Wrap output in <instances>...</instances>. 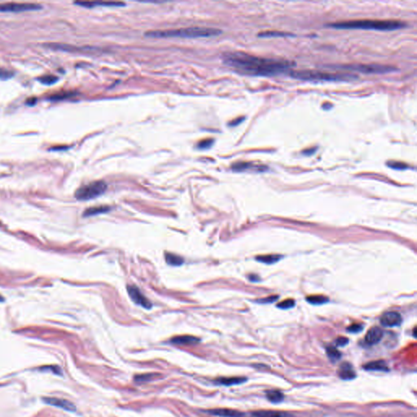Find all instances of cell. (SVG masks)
<instances>
[{
  "instance_id": "1",
  "label": "cell",
  "mask_w": 417,
  "mask_h": 417,
  "mask_svg": "<svg viewBox=\"0 0 417 417\" xmlns=\"http://www.w3.org/2000/svg\"><path fill=\"white\" fill-rule=\"evenodd\" d=\"M224 62L234 70L249 76L272 77L290 72L295 63L284 60L262 58L244 53H225Z\"/></svg>"
},
{
  "instance_id": "2",
  "label": "cell",
  "mask_w": 417,
  "mask_h": 417,
  "mask_svg": "<svg viewBox=\"0 0 417 417\" xmlns=\"http://www.w3.org/2000/svg\"><path fill=\"white\" fill-rule=\"evenodd\" d=\"M327 27L336 30H366V31H394L406 27L400 20H357L330 23Z\"/></svg>"
},
{
  "instance_id": "3",
  "label": "cell",
  "mask_w": 417,
  "mask_h": 417,
  "mask_svg": "<svg viewBox=\"0 0 417 417\" xmlns=\"http://www.w3.org/2000/svg\"><path fill=\"white\" fill-rule=\"evenodd\" d=\"M222 31L217 29L205 28V27H190V28L166 30V31H153L145 33L146 37L155 38H204V37L217 36Z\"/></svg>"
},
{
  "instance_id": "4",
  "label": "cell",
  "mask_w": 417,
  "mask_h": 417,
  "mask_svg": "<svg viewBox=\"0 0 417 417\" xmlns=\"http://www.w3.org/2000/svg\"><path fill=\"white\" fill-rule=\"evenodd\" d=\"M289 76L292 79L310 82H348L359 79L356 75L350 73H332L315 70L290 71Z\"/></svg>"
},
{
  "instance_id": "5",
  "label": "cell",
  "mask_w": 417,
  "mask_h": 417,
  "mask_svg": "<svg viewBox=\"0 0 417 417\" xmlns=\"http://www.w3.org/2000/svg\"><path fill=\"white\" fill-rule=\"evenodd\" d=\"M107 189V184L104 181H95L82 186L75 192V198L79 201H89L103 195Z\"/></svg>"
},
{
  "instance_id": "6",
  "label": "cell",
  "mask_w": 417,
  "mask_h": 417,
  "mask_svg": "<svg viewBox=\"0 0 417 417\" xmlns=\"http://www.w3.org/2000/svg\"><path fill=\"white\" fill-rule=\"evenodd\" d=\"M337 69H345V70L353 71V72H359V73H366V75H382V73H388L397 70L395 67L389 66V65H340V66H334Z\"/></svg>"
},
{
  "instance_id": "7",
  "label": "cell",
  "mask_w": 417,
  "mask_h": 417,
  "mask_svg": "<svg viewBox=\"0 0 417 417\" xmlns=\"http://www.w3.org/2000/svg\"><path fill=\"white\" fill-rule=\"evenodd\" d=\"M40 4L30 3H8L0 4V12H22L42 9Z\"/></svg>"
},
{
  "instance_id": "8",
  "label": "cell",
  "mask_w": 417,
  "mask_h": 417,
  "mask_svg": "<svg viewBox=\"0 0 417 417\" xmlns=\"http://www.w3.org/2000/svg\"><path fill=\"white\" fill-rule=\"evenodd\" d=\"M127 292L129 295L131 300L133 301L135 304L139 305L145 309H151L153 304L142 293L141 291L135 285H128L127 286Z\"/></svg>"
},
{
  "instance_id": "9",
  "label": "cell",
  "mask_w": 417,
  "mask_h": 417,
  "mask_svg": "<svg viewBox=\"0 0 417 417\" xmlns=\"http://www.w3.org/2000/svg\"><path fill=\"white\" fill-rule=\"evenodd\" d=\"M42 401L46 405L53 406V407H58L65 411L75 412L76 411V406L72 402L67 400V399H59L55 397H43Z\"/></svg>"
},
{
  "instance_id": "10",
  "label": "cell",
  "mask_w": 417,
  "mask_h": 417,
  "mask_svg": "<svg viewBox=\"0 0 417 417\" xmlns=\"http://www.w3.org/2000/svg\"><path fill=\"white\" fill-rule=\"evenodd\" d=\"M205 412L218 417H247L244 412L231 408H213L206 410Z\"/></svg>"
},
{
  "instance_id": "11",
  "label": "cell",
  "mask_w": 417,
  "mask_h": 417,
  "mask_svg": "<svg viewBox=\"0 0 417 417\" xmlns=\"http://www.w3.org/2000/svg\"><path fill=\"white\" fill-rule=\"evenodd\" d=\"M402 321H403V318H402L401 314L395 311L385 313L381 318V325L383 326L388 327V328L399 326L401 325Z\"/></svg>"
},
{
  "instance_id": "12",
  "label": "cell",
  "mask_w": 417,
  "mask_h": 417,
  "mask_svg": "<svg viewBox=\"0 0 417 417\" xmlns=\"http://www.w3.org/2000/svg\"><path fill=\"white\" fill-rule=\"evenodd\" d=\"M384 336L382 329L378 327H373L371 329H369L367 334L365 336V342L369 346L377 344L381 341Z\"/></svg>"
},
{
  "instance_id": "13",
  "label": "cell",
  "mask_w": 417,
  "mask_h": 417,
  "mask_svg": "<svg viewBox=\"0 0 417 417\" xmlns=\"http://www.w3.org/2000/svg\"><path fill=\"white\" fill-rule=\"evenodd\" d=\"M247 381L246 377H218L213 381L214 385H224V386H232V385H237L243 384Z\"/></svg>"
},
{
  "instance_id": "14",
  "label": "cell",
  "mask_w": 417,
  "mask_h": 417,
  "mask_svg": "<svg viewBox=\"0 0 417 417\" xmlns=\"http://www.w3.org/2000/svg\"><path fill=\"white\" fill-rule=\"evenodd\" d=\"M267 169L265 165H256L250 162H238L232 165V169L235 171H246V170H255V171H264Z\"/></svg>"
},
{
  "instance_id": "15",
  "label": "cell",
  "mask_w": 417,
  "mask_h": 417,
  "mask_svg": "<svg viewBox=\"0 0 417 417\" xmlns=\"http://www.w3.org/2000/svg\"><path fill=\"white\" fill-rule=\"evenodd\" d=\"M338 376L341 379L349 381V380L355 379L356 377V373L351 363L344 362L339 367Z\"/></svg>"
},
{
  "instance_id": "16",
  "label": "cell",
  "mask_w": 417,
  "mask_h": 417,
  "mask_svg": "<svg viewBox=\"0 0 417 417\" xmlns=\"http://www.w3.org/2000/svg\"><path fill=\"white\" fill-rule=\"evenodd\" d=\"M200 338L189 336V335H184V336H177L170 339V342L172 344L178 345V346H195L200 342Z\"/></svg>"
},
{
  "instance_id": "17",
  "label": "cell",
  "mask_w": 417,
  "mask_h": 417,
  "mask_svg": "<svg viewBox=\"0 0 417 417\" xmlns=\"http://www.w3.org/2000/svg\"><path fill=\"white\" fill-rule=\"evenodd\" d=\"M253 417H295L292 414L286 411H272V410H261L254 411L251 413Z\"/></svg>"
},
{
  "instance_id": "18",
  "label": "cell",
  "mask_w": 417,
  "mask_h": 417,
  "mask_svg": "<svg viewBox=\"0 0 417 417\" xmlns=\"http://www.w3.org/2000/svg\"><path fill=\"white\" fill-rule=\"evenodd\" d=\"M363 369L367 371L388 372L389 370L384 360L371 361L364 364Z\"/></svg>"
},
{
  "instance_id": "19",
  "label": "cell",
  "mask_w": 417,
  "mask_h": 417,
  "mask_svg": "<svg viewBox=\"0 0 417 417\" xmlns=\"http://www.w3.org/2000/svg\"><path fill=\"white\" fill-rule=\"evenodd\" d=\"M161 377H162V375L160 374V373H141V374H136V375H135V377H134V381L137 383L150 382V381L161 379Z\"/></svg>"
},
{
  "instance_id": "20",
  "label": "cell",
  "mask_w": 417,
  "mask_h": 417,
  "mask_svg": "<svg viewBox=\"0 0 417 417\" xmlns=\"http://www.w3.org/2000/svg\"><path fill=\"white\" fill-rule=\"evenodd\" d=\"M266 399L273 403H280L284 400V395L281 391L272 389L266 391Z\"/></svg>"
},
{
  "instance_id": "21",
  "label": "cell",
  "mask_w": 417,
  "mask_h": 417,
  "mask_svg": "<svg viewBox=\"0 0 417 417\" xmlns=\"http://www.w3.org/2000/svg\"><path fill=\"white\" fill-rule=\"evenodd\" d=\"M110 210H111V208L109 207V206H97V207L89 208L87 210H85L83 216L84 217H90V216L97 215V214L107 213Z\"/></svg>"
},
{
  "instance_id": "22",
  "label": "cell",
  "mask_w": 417,
  "mask_h": 417,
  "mask_svg": "<svg viewBox=\"0 0 417 417\" xmlns=\"http://www.w3.org/2000/svg\"><path fill=\"white\" fill-rule=\"evenodd\" d=\"M165 262L170 266H181L184 262V258L170 253H165Z\"/></svg>"
},
{
  "instance_id": "23",
  "label": "cell",
  "mask_w": 417,
  "mask_h": 417,
  "mask_svg": "<svg viewBox=\"0 0 417 417\" xmlns=\"http://www.w3.org/2000/svg\"><path fill=\"white\" fill-rule=\"evenodd\" d=\"M258 36L262 38H273V37H288L293 36L288 33L281 32V31H265L258 35Z\"/></svg>"
},
{
  "instance_id": "24",
  "label": "cell",
  "mask_w": 417,
  "mask_h": 417,
  "mask_svg": "<svg viewBox=\"0 0 417 417\" xmlns=\"http://www.w3.org/2000/svg\"><path fill=\"white\" fill-rule=\"evenodd\" d=\"M280 259L279 255H264V256L257 257V260L258 262H263L266 264H273L278 262Z\"/></svg>"
},
{
  "instance_id": "25",
  "label": "cell",
  "mask_w": 417,
  "mask_h": 417,
  "mask_svg": "<svg viewBox=\"0 0 417 417\" xmlns=\"http://www.w3.org/2000/svg\"><path fill=\"white\" fill-rule=\"evenodd\" d=\"M327 355L333 362L339 360L341 357V352L336 347H327Z\"/></svg>"
},
{
  "instance_id": "26",
  "label": "cell",
  "mask_w": 417,
  "mask_h": 417,
  "mask_svg": "<svg viewBox=\"0 0 417 417\" xmlns=\"http://www.w3.org/2000/svg\"><path fill=\"white\" fill-rule=\"evenodd\" d=\"M75 4H78V5H80V6L84 7V8H93V7H95V5H106V6H109V5H112V6H116V5H123V4L121 3H89V2H77Z\"/></svg>"
},
{
  "instance_id": "27",
  "label": "cell",
  "mask_w": 417,
  "mask_h": 417,
  "mask_svg": "<svg viewBox=\"0 0 417 417\" xmlns=\"http://www.w3.org/2000/svg\"><path fill=\"white\" fill-rule=\"evenodd\" d=\"M306 300H307V302L310 303V304L321 305L327 303V302L329 301V299L324 296H310L307 298Z\"/></svg>"
},
{
  "instance_id": "28",
  "label": "cell",
  "mask_w": 417,
  "mask_h": 417,
  "mask_svg": "<svg viewBox=\"0 0 417 417\" xmlns=\"http://www.w3.org/2000/svg\"><path fill=\"white\" fill-rule=\"evenodd\" d=\"M38 80L40 81V83H42V84L53 85L57 83L58 78L54 75H45V76L39 78Z\"/></svg>"
},
{
  "instance_id": "29",
  "label": "cell",
  "mask_w": 417,
  "mask_h": 417,
  "mask_svg": "<svg viewBox=\"0 0 417 417\" xmlns=\"http://www.w3.org/2000/svg\"><path fill=\"white\" fill-rule=\"evenodd\" d=\"M387 165H388L389 167L395 169H406L409 167L407 164L403 163V162H399V161H388Z\"/></svg>"
},
{
  "instance_id": "30",
  "label": "cell",
  "mask_w": 417,
  "mask_h": 417,
  "mask_svg": "<svg viewBox=\"0 0 417 417\" xmlns=\"http://www.w3.org/2000/svg\"><path fill=\"white\" fill-rule=\"evenodd\" d=\"M295 306V300H292V299H287V300L283 301L280 304L277 305L279 308L284 309V310L292 308V307H293Z\"/></svg>"
},
{
  "instance_id": "31",
  "label": "cell",
  "mask_w": 417,
  "mask_h": 417,
  "mask_svg": "<svg viewBox=\"0 0 417 417\" xmlns=\"http://www.w3.org/2000/svg\"><path fill=\"white\" fill-rule=\"evenodd\" d=\"M13 76H14V73L12 71L4 69V68H0V79L7 80V79H11Z\"/></svg>"
},
{
  "instance_id": "32",
  "label": "cell",
  "mask_w": 417,
  "mask_h": 417,
  "mask_svg": "<svg viewBox=\"0 0 417 417\" xmlns=\"http://www.w3.org/2000/svg\"><path fill=\"white\" fill-rule=\"evenodd\" d=\"M363 326L360 324H354L347 328V331L350 333H357L363 330Z\"/></svg>"
},
{
  "instance_id": "33",
  "label": "cell",
  "mask_w": 417,
  "mask_h": 417,
  "mask_svg": "<svg viewBox=\"0 0 417 417\" xmlns=\"http://www.w3.org/2000/svg\"><path fill=\"white\" fill-rule=\"evenodd\" d=\"M70 93H59L51 97V100L53 101H60V100L66 99V97L70 96Z\"/></svg>"
},
{
  "instance_id": "34",
  "label": "cell",
  "mask_w": 417,
  "mask_h": 417,
  "mask_svg": "<svg viewBox=\"0 0 417 417\" xmlns=\"http://www.w3.org/2000/svg\"><path fill=\"white\" fill-rule=\"evenodd\" d=\"M348 338L344 337H338V338H337V340L335 341V343H336L337 347H344L346 345L348 344Z\"/></svg>"
},
{
  "instance_id": "35",
  "label": "cell",
  "mask_w": 417,
  "mask_h": 417,
  "mask_svg": "<svg viewBox=\"0 0 417 417\" xmlns=\"http://www.w3.org/2000/svg\"><path fill=\"white\" fill-rule=\"evenodd\" d=\"M212 143H213L212 139H206V140L201 142L198 146H199L201 149H207V148L211 145Z\"/></svg>"
},
{
  "instance_id": "36",
  "label": "cell",
  "mask_w": 417,
  "mask_h": 417,
  "mask_svg": "<svg viewBox=\"0 0 417 417\" xmlns=\"http://www.w3.org/2000/svg\"><path fill=\"white\" fill-rule=\"evenodd\" d=\"M277 299H278V297H277V296H272V297H270V298H268V299H262V300H260V302H262V303H273V302H275V301L277 300Z\"/></svg>"
},
{
  "instance_id": "37",
  "label": "cell",
  "mask_w": 417,
  "mask_h": 417,
  "mask_svg": "<svg viewBox=\"0 0 417 417\" xmlns=\"http://www.w3.org/2000/svg\"><path fill=\"white\" fill-rule=\"evenodd\" d=\"M317 148H311V149H309V150H306L305 151H303V154L306 156H311L312 154H314L315 152H316Z\"/></svg>"
},
{
  "instance_id": "38",
  "label": "cell",
  "mask_w": 417,
  "mask_h": 417,
  "mask_svg": "<svg viewBox=\"0 0 417 417\" xmlns=\"http://www.w3.org/2000/svg\"><path fill=\"white\" fill-rule=\"evenodd\" d=\"M35 102H36V100H35H35L31 99V100H30V101H27V103H28L29 105H34V104H35Z\"/></svg>"
},
{
  "instance_id": "39",
  "label": "cell",
  "mask_w": 417,
  "mask_h": 417,
  "mask_svg": "<svg viewBox=\"0 0 417 417\" xmlns=\"http://www.w3.org/2000/svg\"><path fill=\"white\" fill-rule=\"evenodd\" d=\"M415 331H416V329H415H415H414V331H413L414 337H415V336H416V335H415Z\"/></svg>"
}]
</instances>
